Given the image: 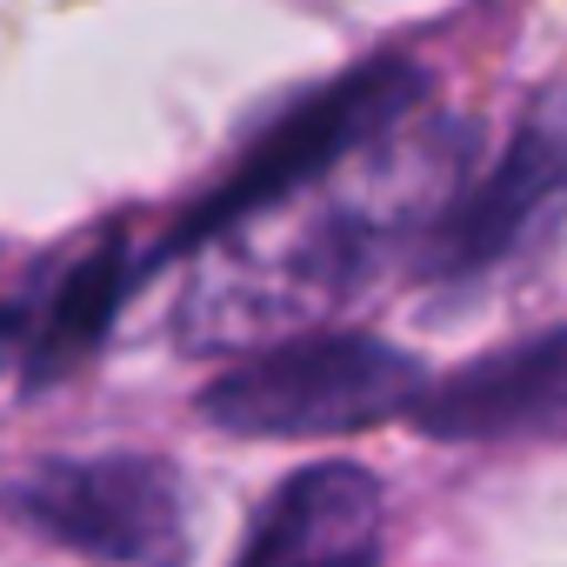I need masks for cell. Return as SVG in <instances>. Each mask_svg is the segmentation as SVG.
<instances>
[{
    "instance_id": "obj_4",
    "label": "cell",
    "mask_w": 567,
    "mask_h": 567,
    "mask_svg": "<svg viewBox=\"0 0 567 567\" xmlns=\"http://www.w3.org/2000/svg\"><path fill=\"white\" fill-rule=\"evenodd\" d=\"M427 107V74L408 61V54H381L354 74H341L334 87L308 94L295 114H280L240 161L220 187H207L194 200V214L181 220L174 247H200L214 234H227L234 220L274 207V200H288L315 181H328L341 161H354L368 141L394 134L401 121H414Z\"/></svg>"
},
{
    "instance_id": "obj_6",
    "label": "cell",
    "mask_w": 567,
    "mask_h": 567,
    "mask_svg": "<svg viewBox=\"0 0 567 567\" xmlns=\"http://www.w3.org/2000/svg\"><path fill=\"white\" fill-rule=\"evenodd\" d=\"M408 421L427 441H567V328L427 381Z\"/></svg>"
},
{
    "instance_id": "obj_7",
    "label": "cell",
    "mask_w": 567,
    "mask_h": 567,
    "mask_svg": "<svg viewBox=\"0 0 567 567\" xmlns=\"http://www.w3.org/2000/svg\"><path fill=\"white\" fill-rule=\"evenodd\" d=\"M381 507L368 467L315 461L260 501L234 567H381Z\"/></svg>"
},
{
    "instance_id": "obj_5",
    "label": "cell",
    "mask_w": 567,
    "mask_h": 567,
    "mask_svg": "<svg viewBox=\"0 0 567 567\" xmlns=\"http://www.w3.org/2000/svg\"><path fill=\"white\" fill-rule=\"evenodd\" d=\"M560 220H567V107L547 101L534 121H520L507 154L467 194L447 200V214L427 227L414 254V274L434 288H467V280H487L520 254H534Z\"/></svg>"
},
{
    "instance_id": "obj_1",
    "label": "cell",
    "mask_w": 567,
    "mask_h": 567,
    "mask_svg": "<svg viewBox=\"0 0 567 567\" xmlns=\"http://www.w3.org/2000/svg\"><path fill=\"white\" fill-rule=\"evenodd\" d=\"M467 161L474 127L421 107L354 161H341L328 181L200 240V267L187 274L174 308L181 348L227 354L321 321L328 308L361 295L408 240H427V227L461 194Z\"/></svg>"
},
{
    "instance_id": "obj_3",
    "label": "cell",
    "mask_w": 567,
    "mask_h": 567,
    "mask_svg": "<svg viewBox=\"0 0 567 567\" xmlns=\"http://www.w3.org/2000/svg\"><path fill=\"white\" fill-rule=\"evenodd\" d=\"M0 514L21 534L68 547L94 567H187L194 514L167 454H48L0 481Z\"/></svg>"
},
{
    "instance_id": "obj_8",
    "label": "cell",
    "mask_w": 567,
    "mask_h": 567,
    "mask_svg": "<svg viewBox=\"0 0 567 567\" xmlns=\"http://www.w3.org/2000/svg\"><path fill=\"white\" fill-rule=\"evenodd\" d=\"M127 288H134V260H127V247H121L114 234L94 240V247L61 274V288L48 295L41 321L28 328L21 381H28V388H54V381L81 374V368L101 354V341H107V328H114Z\"/></svg>"
},
{
    "instance_id": "obj_2",
    "label": "cell",
    "mask_w": 567,
    "mask_h": 567,
    "mask_svg": "<svg viewBox=\"0 0 567 567\" xmlns=\"http://www.w3.org/2000/svg\"><path fill=\"white\" fill-rule=\"evenodd\" d=\"M421 394L427 368L408 348L374 334H308L207 381L200 421L240 441H328L414 414Z\"/></svg>"
}]
</instances>
